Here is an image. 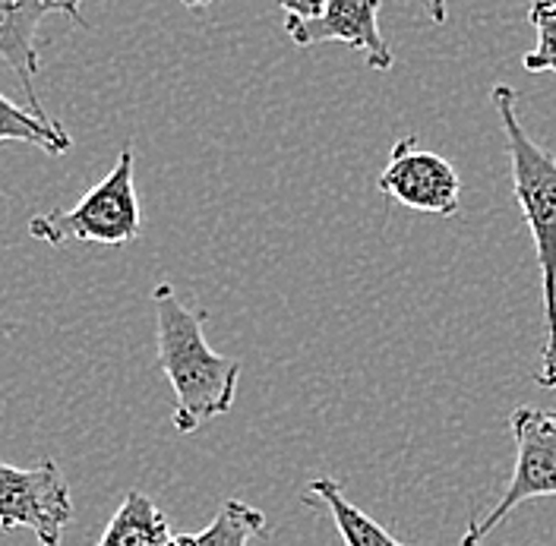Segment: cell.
Instances as JSON below:
<instances>
[{
    "instance_id": "obj_1",
    "label": "cell",
    "mask_w": 556,
    "mask_h": 546,
    "mask_svg": "<svg viewBox=\"0 0 556 546\" xmlns=\"http://www.w3.org/2000/svg\"><path fill=\"white\" fill-rule=\"evenodd\" d=\"M155 304V339L159 367L174 389V430L197 433L203 423L225 417L235 408L241 364L212 351L203 335L206 309L184 307L168 281H159L152 291Z\"/></svg>"
},
{
    "instance_id": "obj_2",
    "label": "cell",
    "mask_w": 556,
    "mask_h": 546,
    "mask_svg": "<svg viewBox=\"0 0 556 546\" xmlns=\"http://www.w3.org/2000/svg\"><path fill=\"white\" fill-rule=\"evenodd\" d=\"M490 102L503 124L513 165V190L534 240L544 291V347L538 385L556 389V155L528 137L519 117V92L506 82L490 89Z\"/></svg>"
},
{
    "instance_id": "obj_3",
    "label": "cell",
    "mask_w": 556,
    "mask_h": 546,
    "mask_svg": "<svg viewBox=\"0 0 556 546\" xmlns=\"http://www.w3.org/2000/svg\"><path fill=\"white\" fill-rule=\"evenodd\" d=\"M134 165H137V155H134V145L127 142L108 177H102L73 208H54V212L35 215L29 221V234L51 246H61L67 240L124 246L137 240L142 231V212H139L137 183H134Z\"/></svg>"
},
{
    "instance_id": "obj_4",
    "label": "cell",
    "mask_w": 556,
    "mask_h": 546,
    "mask_svg": "<svg viewBox=\"0 0 556 546\" xmlns=\"http://www.w3.org/2000/svg\"><path fill=\"white\" fill-rule=\"evenodd\" d=\"M509 433L516 440V468L496 506L471 521L462 546H484V541L516 512L519 506L556 496V410H541L521 405L509 414Z\"/></svg>"
},
{
    "instance_id": "obj_5",
    "label": "cell",
    "mask_w": 556,
    "mask_h": 546,
    "mask_svg": "<svg viewBox=\"0 0 556 546\" xmlns=\"http://www.w3.org/2000/svg\"><path fill=\"white\" fill-rule=\"evenodd\" d=\"M70 521L73 499L64 471L54 461L13 468L0 458V531L26 528L41 546H61Z\"/></svg>"
},
{
    "instance_id": "obj_6",
    "label": "cell",
    "mask_w": 556,
    "mask_h": 546,
    "mask_svg": "<svg viewBox=\"0 0 556 546\" xmlns=\"http://www.w3.org/2000/svg\"><path fill=\"white\" fill-rule=\"evenodd\" d=\"M377 187L392 203L433 215H455L462 196V177L452 162L420 149L415 137L399 139L392 145L389 165L382 168Z\"/></svg>"
},
{
    "instance_id": "obj_7",
    "label": "cell",
    "mask_w": 556,
    "mask_h": 546,
    "mask_svg": "<svg viewBox=\"0 0 556 546\" xmlns=\"http://www.w3.org/2000/svg\"><path fill=\"white\" fill-rule=\"evenodd\" d=\"M380 3L382 0H332L316 20L285 16V29L301 48L342 41L345 48L364 54L367 67L389 73L395 67V54L380 33Z\"/></svg>"
},
{
    "instance_id": "obj_8",
    "label": "cell",
    "mask_w": 556,
    "mask_h": 546,
    "mask_svg": "<svg viewBox=\"0 0 556 546\" xmlns=\"http://www.w3.org/2000/svg\"><path fill=\"white\" fill-rule=\"evenodd\" d=\"M51 13H64L76 26H86V16L79 13V0H0V61L20 76L33 111L41 117H48V111L41 107L35 92V76H38L35 35L41 20Z\"/></svg>"
},
{
    "instance_id": "obj_9",
    "label": "cell",
    "mask_w": 556,
    "mask_h": 546,
    "mask_svg": "<svg viewBox=\"0 0 556 546\" xmlns=\"http://www.w3.org/2000/svg\"><path fill=\"white\" fill-rule=\"evenodd\" d=\"M304 503H311L316 509H326L336 521L339 537L345 546H408L395 541L380 521H374L367 512H361L354 503H348L342 486L332 478L311 480V490L304 493Z\"/></svg>"
},
{
    "instance_id": "obj_10",
    "label": "cell",
    "mask_w": 556,
    "mask_h": 546,
    "mask_svg": "<svg viewBox=\"0 0 556 546\" xmlns=\"http://www.w3.org/2000/svg\"><path fill=\"white\" fill-rule=\"evenodd\" d=\"M168 541H172L168 518L149 496L130 490L117 506L114 518L108 521L99 546H168Z\"/></svg>"
},
{
    "instance_id": "obj_11",
    "label": "cell",
    "mask_w": 556,
    "mask_h": 546,
    "mask_svg": "<svg viewBox=\"0 0 556 546\" xmlns=\"http://www.w3.org/2000/svg\"><path fill=\"white\" fill-rule=\"evenodd\" d=\"M260 534H266V515L241 499H228L203 531L172 534L168 546H247Z\"/></svg>"
},
{
    "instance_id": "obj_12",
    "label": "cell",
    "mask_w": 556,
    "mask_h": 546,
    "mask_svg": "<svg viewBox=\"0 0 556 546\" xmlns=\"http://www.w3.org/2000/svg\"><path fill=\"white\" fill-rule=\"evenodd\" d=\"M7 142H33L48 155H64L73 145L61 120L41 117L35 111H23L20 104L0 96V145H7Z\"/></svg>"
},
{
    "instance_id": "obj_13",
    "label": "cell",
    "mask_w": 556,
    "mask_h": 546,
    "mask_svg": "<svg viewBox=\"0 0 556 546\" xmlns=\"http://www.w3.org/2000/svg\"><path fill=\"white\" fill-rule=\"evenodd\" d=\"M528 23L538 33V45L521 64L528 73H556V0H534L528 7Z\"/></svg>"
},
{
    "instance_id": "obj_14",
    "label": "cell",
    "mask_w": 556,
    "mask_h": 546,
    "mask_svg": "<svg viewBox=\"0 0 556 546\" xmlns=\"http://www.w3.org/2000/svg\"><path fill=\"white\" fill-rule=\"evenodd\" d=\"M329 3L332 0H278L285 16H291V20H316Z\"/></svg>"
},
{
    "instance_id": "obj_15",
    "label": "cell",
    "mask_w": 556,
    "mask_h": 546,
    "mask_svg": "<svg viewBox=\"0 0 556 546\" xmlns=\"http://www.w3.org/2000/svg\"><path fill=\"white\" fill-rule=\"evenodd\" d=\"M427 13H430L433 26H446V20H450V3H446V0H427Z\"/></svg>"
},
{
    "instance_id": "obj_16",
    "label": "cell",
    "mask_w": 556,
    "mask_h": 546,
    "mask_svg": "<svg viewBox=\"0 0 556 546\" xmlns=\"http://www.w3.org/2000/svg\"><path fill=\"white\" fill-rule=\"evenodd\" d=\"M184 7H190V10H200V7H208L212 0H180Z\"/></svg>"
}]
</instances>
